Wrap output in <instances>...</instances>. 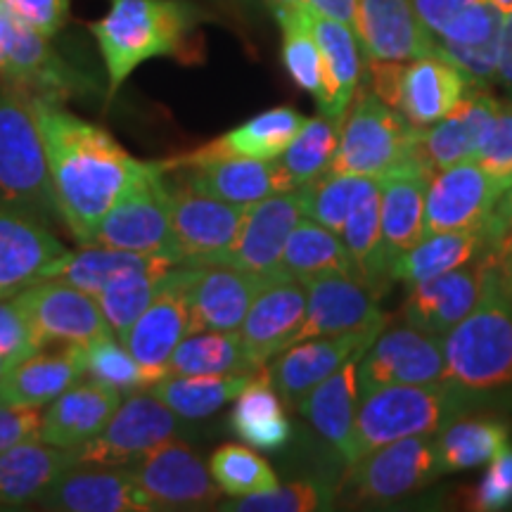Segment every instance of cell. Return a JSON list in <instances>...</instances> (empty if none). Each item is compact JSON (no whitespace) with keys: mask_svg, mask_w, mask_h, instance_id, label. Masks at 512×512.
I'll return each mask as SVG.
<instances>
[{"mask_svg":"<svg viewBox=\"0 0 512 512\" xmlns=\"http://www.w3.org/2000/svg\"><path fill=\"white\" fill-rule=\"evenodd\" d=\"M38 344L31 330L27 313L17 297H0V356L10 358L12 363L22 361L31 354H36Z\"/></svg>","mask_w":512,"mask_h":512,"instance_id":"53","label":"cell"},{"mask_svg":"<svg viewBox=\"0 0 512 512\" xmlns=\"http://www.w3.org/2000/svg\"><path fill=\"white\" fill-rule=\"evenodd\" d=\"M302 219L304 211L299 190L278 192L266 200L249 204L238 238L216 264L238 268V271L266 280L285 278L280 271L285 242Z\"/></svg>","mask_w":512,"mask_h":512,"instance_id":"15","label":"cell"},{"mask_svg":"<svg viewBox=\"0 0 512 512\" xmlns=\"http://www.w3.org/2000/svg\"><path fill=\"white\" fill-rule=\"evenodd\" d=\"M164 174V162L145 164L107 211L93 245L164 256L183 264L171 226V192Z\"/></svg>","mask_w":512,"mask_h":512,"instance_id":"8","label":"cell"},{"mask_svg":"<svg viewBox=\"0 0 512 512\" xmlns=\"http://www.w3.org/2000/svg\"><path fill=\"white\" fill-rule=\"evenodd\" d=\"M10 366H12V361H10V358L0 356V380H3V375H5V373H8V370H10Z\"/></svg>","mask_w":512,"mask_h":512,"instance_id":"59","label":"cell"},{"mask_svg":"<svg viewBox=\"0 0 512 512\" xmlns=\"http://www.w3.org/2000/svg\"><path fill=\"white\" fill-rule=\"evenodd\" d=\"M27 313L38 349L48 344H83L112 332L98 299L60 278H46L15 294Z\"/></svg>","mask_w":512,"mask_h":512,"instance_id":"13","label":"cell"},{"mask_svg":"<svg viewBox=\"0 0 512 512\" xmlns=\"http://www.w3.org/2000/svg\"><path fill=\"white\" fill-rule=\"evenodd\" d=\"M176 268V266H174ZM171 268H147V271H128L110 280L102 290L95 294L102 313L114 335L124 339L152 299L162 290Z\"/></svg>","mask_w":512,"mask_h":512,"instance_id":"44","label":"cell"},{"mask_svg":"<svg viewBox=\"0 0 512 512\" xmlns=\"http://www.w3.org/2000/svg\"><path fill=\"white\" fill-rule=\"evenodd\" d=\"M0 197L31 216L57 214L34 98L15 88L0 93Z\"/></svg>","mask_w":512,"mask_h":512,"instance_id":"5","label":"cell"},{"mask_svg":"<svg viewBox=\"0 0 512 512\" xmlns=\"http://www.w3.org/2000/svg\"><path fill=\"white\" fill-rule=\"evenodd\" d=\"M306 318L302 280L275 278L261 287L240 325L242 347L259 368L292 347Z\"/></svg>","mask_w":512,"mask_h":512,"instance_id":"25","label":"cell"},{"mask_svg":"<svg viewBox=\"0 0 512 512\" xmlns=\"http://www.w3.org/2000/svg\"><path fill=\"white\" fill-rule=\"evenodd\" d=\"M185 169L192 171L188 176L190 188L238 207H249L278 192L297 190L278 159L214 157Z\"/></svg>","mask_w":512,"mask_h":512,"instance_id":"29","label":"cell"},{"mask_svg":"<svg viewBox=\"0 0 512 512\" xmlns=\"http://www.w3.org/2000/svg\"><path fill=\"white\" fill-rule=\"evenodd\" d=\"M181 266L174 259L164 256L126 252V249L83 245L81 252H69L57 264L50 278H60L64 283L79 287L88 294H98L110 280L128 271H147V268H174Z\"/></svg>","mask_w":512,"mask_h":512,"instance_id":"42","label":"cell"},{"mask_svg":"<svg viewBox=\"0 0 512 512\" xmlns=\"http://www.w3.org/2000/svg\"><path fill=\"white\" fill-rule=\"evenodd\" d=\"M472 510H503L512 505V446H505L467 501Z\"/></svg>","mask_w":512,"mask_h":512,"instance_id":"54","label":"cell"},{"mask_svg":"<svg viewBox=\"0 0 512 512\" xmlns=\"http://www.w3.org/2000/svg\"><path fill=\"white\" fill-rule=\"evenodd\" d=\"M268 3H271L273 8H278V5H299L297 0H268Z\"/></svg>","mask_w":512,"mask_h":512,"instance_id":"60","label":"cell"},{"mask_svg":"<svg viewBox=\"0 0 512 512\" xmlns=\"http://www.w3.org/2000/svg\"><path fill=\"white\" fill-rule=\"evenodd\" d=\"M43 413L38 408H22L0 403V451L22 444V441L41 439Z\"/></svg>","mask_w":512,"mask_h":512,"instance_id":"55","label":"cell"},{"mask_svg":"<svg viewBox=\"0 0 512 512\" xmlns=\"http://www.w3.org/2000/svg\"><path fill=\"white\" fill-rule=\"evenodd\" d=\"M81 465L79 448L22 441L0 451V503L38 501L62 475Z\"/></svg>","mask_w":512,"mask_h":512,"instance_id":"36","label":"cell"},{"mask_svg":"<svg viewBox=\"0 0 512 512\" xmlns=\"http://www.w3.org/2000/svg\"><path fill=\"white\" fill-rule=\"evenodd\" d=\"M484 252L479 259L512 280V188L498 197L484 223Z\"/></svg>","mask_w":512,"mask_h":512,"instance_id":"51","label":"cell"},{"mask_svg":"<svg viewBox=\"0 0 512 512\" xmlns=\"http://www.w3.org/2000/svg\"><path fill=\"white\" fill-rule=\"evenodd\" d=\"M230 427L256 451H280L292 437L283 396L275 392L266 373H256L235 399Z\"/></svg>","mask_w":512,"mask_h":512,"instance_id":"39","label":"cell"},{"mask_svg":"<svg viewBox=\"0 0 512 512\" xmlns=\"http://www.w3.org/2000/svg\"><path fill=\"white\" fill-rule=\"evenodd\" d=\"M183 422L152 389L131 392L98 437L79 448L81 463L128 465L181 434Z\"/></svg>","mask_w":512,"mask_h":512,"instance_id":"11","label":"cell"},{"mask_svg":"<svg viewBox=\"0 0 512 512\" xmlns=\"http://www.w3.org/2000/svg\"><path fill=\"white\" fill-rule=\"evenodd\" d=\"M46 145L57 216L81 245H93L102 219L147 162L131 157L102 126L34 98Z\"/></svg>","mask_w":512,"mask_h":512,"instance_id":"1","label":"cell"},{"mask_svg":"<svg viewBox=\"0 0 512 512\" xmlns=\"http://www.w3.org/2000/svg\"><path fill=\"white\" fill-rule=\"evenodd\" d=\"M43 510L57 512H150L155 505L133 482L128 467L69 470L38 498Z\"/></svg>","mask_w":512,"mask_h":512,"instance_id":"27","label":"cell"},{"mask_svg":"<svg viewBox=\"0 0 512 512\" xmlns=\"http://www.w3.org/2000/svg\"><path fill=\"white\" fill-rule=\"evenodd\" d=\"M432 171L418 162H408L389 171L380 181V223L382 249L387 266L396 256L413 247L425 230V200Z\"/></svg>","mask_w":512,"mask_h":512,"instance_id":"30","label":"cell"},{"mask_svg":"<svg viewBox=\"0 0 512 512\" xmlns=\"http://www.w3.org/2000/svg\"><path fill=\"white\" fill-rule=\"evenodd\" d=\"M491 5H494L496 10H501V12H510L512 10V0H489Z\"/></svg>","mask_w":512,"mask_h":512,"instance_id":"58","label":"cell"},{"mask_svg":"<svg viewBox=\"0 0 512 512\" xmlns=\"http://www.w3.org/2000/svg\"><path fill=\"white\" fill-rule=\"evenodd\" d=\"M472 406H477L472 396L444 380L430 384H392L361 394L356 403L358 460L392 441L437 434L441 427L470 411Z\"/></svg>","mask_w":512,"mask_h":512,"instance_id":"4","label":"cell"},{"mask_svg":"<svg viewBox=\"0 0 512 512\" xmlns=\"http://www.w3.org/2000/svg\"><path fill=\"white\" fill-rule=\"evenodd\" d=\"M501 102L484 91H467L465 98L437 124L415 133V162L437 174L458 162H477L494 131Z\"/></svg>","mask_w":512,"mask_h":512,"instance_id":"19","label":"cell"},{"mask_svg":"<svg viewBox=\"0 0 512 512\" xmlns=\"http://www.w3.org/2000/svg\"><path fill=\"white\" fill-rule=\"evenodd\" d=\"M482 268L475 306L444 335V382L477 403L512 384V280Z\"/></svg>","mask_w":512,"mask_h":512,"instance_id":"2","label":"cell"},{"mask_svg":"<svg viewBox=\"0 0 512 512\" xmlns=\"http://www.w3.org/2000/svg\"><path fill=\"white\" fill-rule=\"evenodd\" d=\"M171 226L183 264H216L233 247L247 207L228 204L190 188L169 185Z\"/></svg>","mask_w":512,"mask_h":512,"instance_id":"16","label":"cell"},{"mask_svg":"<svg viewBox=\"0 0 512 512\" xmlns=\"http://www.w3.org/2000/svg\"><path fill=\"white\" fill-rule=\"evenodd\" d=\"M202 12L188 0H110L107 15L91 24L114 98L140 64L183 55Z\"/></svg>","mask_w":512,"mask_h":512,"instance_id":"3","label":"cell"},{"mask_svg":"<svg viewBox=\"0 0 512 512\" xmlns=\"http://www.w3.org/2000/svg\"><path fill=\"white\" fill-rule=\"evenodd\" d=\"M0 83L53 102H67L88 88V81L67 64L48 38L0 10Z\"/></svg>","mask_w":512,"mask_h":512,"instance_id":"10","label":"cell"},{"mask_svg":"<svg viewBox=\"0 0 512 512\" xmlns=\"http://www.w3.org/2000/svg\"><path fill=\"white\" fill-rule=\"evenodd\" d=\"M444 380V337L413 325L380 332L358 361V396L392 384Z\"/></svg>","mask_w":512,"mask_h":512,"instance_id":"14","label":"cell"},{"mask_svg":"<svg viewBox=\"0 0 512 512\" xmlns=\"http://www.w3.org/2000/svg\"><path fill=\"white\" fill-rule=\"evenodd\" d=\"M441 475L489 465L510 446V427L491 415H458L434 434Z\"/></svg>","mask_w":512,"mask_h":512,"instance_id":"37","label":"cell"},{"mask_svg":"<svg viewBox=\"0 0 512 512\" xmlns=\"http://www.w3.org/2000/svg\"><path fill=\"white\" fill-rule=\"evenodd\" d=\"M192 332L190 311L183 294V264L171 268L169 278L152 304L140 313L121 342L131 351L152 382L166 375L178 344Z\"/></svg>","mask_w":512,"mask_h":512,"instance_id":"24","label":"cell"},{"mask_svg":"<svg viewBox=\"0 0 512 512\" xmlns=\"http://www.w3.org/2000/svg\"><path fill=\"white\" fill-rule=\"evenodd\" d=\"M335 501V491L325 482H292L287 486H275L264 494L238 498V503L223 505V510L235 512H313L328 510Z\"/></svg>","mask_w":512,"mask_h":512,"instance_id":"50","label":"cell"},{"mask_svg":"<svg viewBox=\"0 0 512 512\" xmlns=\"http://www.w3.org/2000/svg\"><path fill=\"white\" fill-rule=\"evenodd\" d=\"M280 271L285 278L294 280H306L325 273H349L361 278L354 256L344 245V240H339L337 233L306 219V216L294 226L285 242Z\"/></svg>","mask_w":512,"mask_h":512,"instance_id":"40","label":"cell"},{"mask_svg":"<svg viewBox=\"0 0 512 512\" xmlns=\"http://www.w3.org/2000/svg\"><path fill=\"white\" fill-rule=\"evenodd\" d=\"M86 375L81 344H64L62 351H36L12 363L0 380V403L22 408H43Z\"/></svg>","mask_w":512,"mask_h":512,"instance_id":"35","label":"cell"},{"mask_svg":"<svg viewBox=\"0 0 512 512\" xmlns=\"http://www.w3.org/2000/svg\"><path fill=\"white\" fill-rule=\"evenodd\" d=\"M209 472L221 494L245 498L264 494L278 486L273 467L266 463L252 446L226 444L211 453Z\"/></svg>","mask_w":512,"mask_h":512,"instance_id":"48","label":"cell"},{"mask_svg":"<svg viewBox=\"0 0 512 512\" xmlns=\"http://www.w3.org/2000/svg\"><path fill=\"white\" fill-rule=\"evenodd\" d=\"M363 354L349 358L337 373L313 387L299 401V411L313 430L349 467L356 465V403H358V361Z\"/></svg>","mask_w":512,"mask_h":512,"instance_id":"31","label":"cell"},{"mask_svg":"<svg viewBox=\"0 0 512 512\" xmlns=\"http://www.w3.org/2000/svg\"><path fill=\"white\" fill-rule=\"evenodd\" d=\"M377 335H380L377 330H368L302 339V342L280 351L278 358L266 368L268 382L273 384L275 392L283 396L285 403L299 406V401L313 387H318L332 373H337L349 358L363 354L375 342Z\"/></svg>","mask_w":512,"mask_h":512,"instance_id":"22","label":"cell"},{"mask_svg":"<svg viewBox=\"0 0 512 512\" xmlns=\"http://www.w3.org/2000/svg\"><path fill=\"white\" fill-rule=\"evenodd\" d=\"M81 354L86 375L91 380H98L107 384V387L117 389L121 394L138 392V389L155 384L150 380V375L140 368V363L133 358L131 351L126 349V344L119 337H114V332L83 342Z\"/></svg>","mask_w":512,"mask_h":512,"instance_id":"49","label":"cell"},{"mask_svg":"<svg viewBox=\"0 0 512 512\" xmlns=\"http://www.w3.org/2000/svg\"><path fill=\"white\" fill-rule=\"evenodd\" d=\"M441 477L434 434L406 437L370 451L351 467L358 496L387 503L418 491Z\"/></svg>","mask_w":512,"mask_h":512,"instance_id":"20","label":"cell"},{"mask_svg":"<svg viewBox=\"0 0 512 512\" xmlns=\"http://www.w3.org/2000/svg\"><path fill=\"white\" fill-rule=\"evenodd\" d=\"M368 62L373 93L401 112L415 128L437 124L472 88L463 69L441 55L403 62Z\"/></svg>","mask_w":512,"mask_h":512,"instance_id":"9","label":"cell"},{"mask_svg":"<svg viewBox=\"0 0 512 512\" xmlns=\"http://www.w3.org/2000/svg\"><path fill=\"white\" fill-rule=\"evenodd\" d=\"M306 22L316 38L320 55H323L325 86L316 100L323 117L342 124L351 100H354L358 81H361V53H358V36L349 24L337 22L320 12L306 8Z\"/></svg>","mask_w":512,"mask_h":512,"instance_id":"33","label":"cell"},{"mask_svg":"<svg viewBox=\"0 0 512 512\" xmlns=\"http://www.w3.org/2000/svg\"><path fill=\"white\" fill-rule=\"evenodd\" d=\"M128 472L155 510L207 508L221 494L200 456L176 439L128 463Z\"/></svg>","mask_w":512,"mask_h":512,"instance_id":"12","label":"cell"},{"mask_svg":"<svg viewBox=\"0 0 512 512\" xmlns=\"http://www.w3.org/2000/svg\"><path fill=\"white\" fill-rule=\"evenodd\" d=\"M439 55L463 69L472 88L496 81L501 10L489 0H411Z\"/></svg>","mask_w":512,"mask_h":512,"instance_id":"7","label":"cell"},{"mask_svg":"<svg viewBox=\"0 0 512 512\" xmlns=\"http://www.w3.org/2000/svg\"><path fill=\"white\" fill-rule=\"evenodd\" d=\"M415 133L401 112L373 91L351 100L339 124L337 150L330 171L349 176L382 178L399 166L415 162Z\"/></svg>","mask_w":512,"mask_h":512,"instance_id":"6","label":"cell"},{"mask_svg":"<svg viewBox=\"0 0 512 512\" xmlns=\"http://www.w3.org/2000/svg\"><path fill=\"white\" fill-rule=\"evenodd\" d=\"M226 3H249V0H226Z\"/></svg>","mask_w":512,"mask_h":512,"instance_id":"61","label":"cell"},{"mask_svg":"<svg viewBox=\"0 0 512 512\" xmlns=\"http://www.w3.org/2000/svg\"><path fill=\"white\" fill-rule=\"evenodd\" d=\"M306 287V318L294 344L311 337L382 332L387 325L375 294L361 278L349 273H325L302 280Z\"/></svg>","mask_w":512,"mask_h":512,"instance_id":"17","label":"cell"},{"mask_svg":"<svg viewBox=\"0 0 512 512\" xmlns=\"http://www.w3.org/2000/svg\"><path fill=\"white\" fill-rule=\"evenodd\" d=\"M484 252V228L444 230V233L422 235L413 247L396 256L389 268L392 283H420L434 275L456 271L470 264Z\"/></svg>","mask_w":512,"mask_h":512,"instance_id":"38","label":"cell"},{"mask_svg":"<svg viewBox=\"0 0 512 512\" xmlns=\"http://www.w3.org/2000/svg\"><path fill=\"white\" fill-rule=\"evenodd\" d=\"M503 188L477 162H458L432 176L425 200L422 235L482 228Z\"/></svg>","mask_w":512,"mask_h":512,"instance_id":"21","label":"cell"},{"mask_svg":"<svg viewBox=\"0 0 512 512\" xmlns=\"http://www.w3.org/2000/svg\"><path fill=\"white\" fill-rule=\"evenodd\" d=\"M339 124L328 117L306 119L297 138L287 145V150L278 157L285 174L290 176L294 188L313 183L316 178L328 174L332 157L337 150Z\"/></svg>","mask_w":512,"mask_h":512,"instance_id":"47","label":"cell"},{"mask_svg":"<svg viewBox=\"0 0 512 512\" xmlns=\"http://www.w3.org/2000/svg\"><path fill=\"white\" fill-rule=\"evenodd\" d=\"M477 164L489 174L503 190L512 188V105L498 110V119L489 140H486Z\"/></svg>","mask_w":512,"mask_h":512,"instance_id":"52","label":"cell"},{"mask_svg":"<svg viewBox=\"0 0 512 512\" xmlns=\"http://www.w3.org/2000/svg\"><path fill=\"white\" fill-rule=\"evenodd\" d=\"M356 36L368 60L403 62L439 55L411 0H356Z\"/></svg>","mask_w":512,"mask_h":512,"instance_id":"26","label":"cell"},{"mask_svg":"<svg viewBox=\"0 0 512 512\" xmlns=\"http://www.w3.org/2000/svg\"><path fill=\"white\" fill-rule=\"evenodd\" d=\"M273 12L283 29V62L287 74L302 91L318 100L325 86L323 55L306 22L304 5H278Z\"/></svg>","mask_w":512,"mask_h":512,"instance_id":"45","label":"cell"},{"mask_svg":"<svg viewBox=\"0 0 512 512\" xmlns=\"http://www.w3.org/2000/svg\"><path fill=\"white\" fill-rule=\"evenodd\" d=\"M266 283V278L223 264H183V294L192 332H238Z\"/></svg>","mask_w":512,"mask_h":512,"instance_id":"18","label":"cell"},{"mask_svg":"<svg viewBox=\"0 0 512 512\" xmlns=\"http://www.w3.org/2000/svg\"><path fill=\"white\" fill-rule=\"evenodd\" d=\"M259 368L242 347L240 332H190L171 356L166 375H256Z\"/></svg>","mask_w":512,"mask_h":512,"instance_id":"41","label":"cell"},{"mask_svg":"<svg viewBox=\"0 0 512 512\" xmlns=\"http://www.w3.org/2000/svg\"><path fill=\"white\" fill-rule=\"evenodd\" d=\"M482 275V261L475 259L456 271L411 283L406 304H403L406 325L444 337L475 306L482 292Z\"/></svg>","mask_w":512,"mask_h":512,"instance_id":"28","label":"cell"},{"mask_svg":"<svg viewBox=\"0 0 512 512\" xmlns=\"http://www.w3.org/2000/svg\"><path fill=\"white\" fill-rule=\"evenodd\" d=\"M501 41H498V67L496 81L505 91L512 93V10L501 12Z\"/></svg>","mask_w":512,"mask_h":512,"instance_id":"56","label":"cell"},{"mask_svg":"<svg viewBox=\"0 0 512 512\" xmlns=\"http://www.w3.org/2000/svg\"><path fill=\"white\" fill-rule=\"evenodd\" d=\"M254 375H164L152 392L181 420H202L238 399Z\"/></svg>","mask_w":512,"mask_h":512,"instance_id":"43","label":"cell"},{"mask_svg":"<svg viewBox=\"0 0 512 512\" xmlns=\"http://www.w3.org/2000/svg\"><path fill=\"white\" fill-rule=\"evenodd\" d=\"M121 403V392L98 380L76 382L55 401L41 420V441L60 448H81L98 437Z\"/></svg>","mask_w":512,"mask_h":512,"instance_id":"32","label":"cell"},{"mask_svg":"<svg viewBox=\"0 0 512 512\" xmlns=\"http://www.w3.org/2000/svg\"><path fill=\"white\" fill-rule=\"evenodd\" d=\"M370 181L373 178L328 171V174L316 178L313 183L297 188L304 216L339 235L349 219L351 209L356 207L358 197L366 192Z\"/></svg>","mask_w":512,"mask_h":512,"instance_id":"46","label":"cell"},{"mask_svg":"<svg viewBox=\"0 0 512 512\" xmlns=\"http://www.w3.org/2000/svg\"><path fill=\"white\" fill-rule=\"evenodd\" d=\"M67 254L69 249L41 221L0 204V297L50 278Z\"/></svg>","mask_w":512,"mask_h":512,"instance_id":"23","label":"cell"},{"mask_svg":"<svg viewBox=\"0 0 512 512\" xmlns=\"http://www.w3.org/2000/svg\"><path fill=\"white\" fill-rule=\"evenodd\" d=\"M306 124L304 114H299L292 107H273L256 117L247 119L226 136L211 140L202 145L200 150L188 152V155L164 162L166 169L171 166H192L207 162L214 157H252V159H278L287 150V145L297 138Z\"/></svg>","mask_w":512,"mask_h":512,"instance_id":"34","label":"cell"},{"mask_svg":"<svg viewBox=\"0 0 512 512\" xmlns=\"http://www.w3.org/2000/svg\"><path fill=\"white\" fill-rule=\"evenodd\" d=\"M299 5L320 12V15L349 24L356 31V0H297Z\"/></svg>","mask_w":512,"mask_h":512,"instance_id":"57","label":"cell"}]
</instances>
